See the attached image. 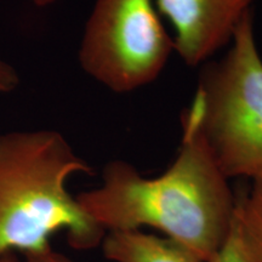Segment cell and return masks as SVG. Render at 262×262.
Returning a JSON list of instances; mask_svg holds the SVG:
<instances>
[{"instance_id": "1", "label": "cell", "mask_w": 262, "mask_h": 262, "mask_svg": "<svg viewBox=\"0 0 262 262\" xmlns=\"http://www.w3.org/2000/svg\"><path fill=\"white\" fill-rule=\"evenodd\" d=\"M104 232L152 227L202 262L214 258L231 233L237 194L203 139L193 104L182 117L179 155L158 178H143L130 163L104 166L102 185L75 195Z\"/></svg>"}, {"instance_id": "2", "label": "cell", "mask_w": 262, "mask_h": 262, "mask_svg": "<svg viewBox=\"0 0 262 262\" xmlns=\"http://www.w3.org/2000/svg\"><path fill=\"white\" fill-rule=\"evenodd\" d=\"M77 173L91 175L93 168L60 133L0 135V255L41 250L57 232L77 250L101 245L106 232L67 189Z\"/></svg>"}, {"instance_id": "3", "label": "cell", "mask_w": 262, "mask_h": 262, "mask_svg": "<svg viewBox=\"0 0 262 262\" xmlns=\"http://www.w3.org/2000/svg\"><path fill=\"white\" fill-rule=\"evenodd\" d=\"M227 54L204 66L192 104L206 146L229 179L262 181V58L249 10Z\"/></svg>"}, {"instance_id": "4", "label": "cell", "mask_w": 262, "mask_h": 262, "mask_svg": "<svg viewBox=\"0 0 262 262\" xmlns=\"http://www.w3.org/2000/svg\"><path fill=\"white\" fill-rule=\"evenodd\" d=\"M173 40L153 0H96L79 50L81 67L114 93L135 91L155 81Z\"/></svg>"}, {"instance_id": "5", "label": "cell", "mask_w": 262, "mask_h": 262, "mask_svg": "<svg viewBox=\"0 0 262 262\" xmlns=\"http://www.w3.org/2000/svg\"><path fill=\"white\" fill-rule=\"evenodd\" d=\"M254 0H157L171 24L173 49L189 67L205 63L229 45Z\"/></svg>"}, {"instance_id": "6", "label": "cell", "mask_w": 262, "mask_h": 262, "mask_svg": "<svg viewBox=\"0 0 262 262\" xmlns=\"http://www.w3.org/2000/svg\"><path fill=\"white\" fill-rule=\"evenodd\" d=\"M101 248L112 262H202L178 242L140 229L106 232Z\"/></svg>"}, {"instance_id": "7", "label": "cell", "mask_w": 262, "mask_h": 262, "mask_svg": "<svg viewBox=\"0 0 262 262\" xmlns=\"http://www.w3.org/2000/svg\"><path fill=\"white\" fill-rule=\"evenodd\" d=\"M234 221L249 262H262V181L237 194Z\"/></svg>"}, {"instance_id": "8", "label": "cell", "mask_w": 262, "mask_h": 262, "mask_svg": "<svg viewBox=\"0 0 262 262\" xmlns=\"http://www.w3.org/2000/svg\"><path fill=\"white\" fill-rule=\"evenodd\" d=\"M209 262H249L247 255L244 253L243 245L241 243L235 221L233 222L231 233H229L224 247L221 248L219 254Z\"/></svg>"}, {"instance_id": "9", "label": "cell", "mask_w": 262, "mask_h": 262, "mask_svg": "<svg viewBox=\"0 0 262 262\" xmlns=\"http://www.w3.org/2000/svg\"><path fill=\"white\" fill-rule=\"evenodd\" d=\"M24 257L26 262H74L64 254L55 250L51 245L34 253L26 254Z\"/></svg>"}, {"instance_id": "10", "label": "cell", "mask_w": 262, "mask_h": 262, "mask_svg": "<svg viewBox=\"0 0 262 262\" xmlns=\"http://www.w3.org/2000/svg\"><path fill=\"white\" fill-rule=\"evenodd\" d=\"M18 84V75L9 63L0 60V94L14 90Z\"/></svg>"}, {"instance_id": "11", "label": "cell", "mask_w": 262, "mask_h": 262, "mask_svg": "<svg viewBox=\"0 0 262 262\" xmlns=\"http://www.w3.org/2000/svg\"><path fill=\"white\" fill-rule=\"evenodd\" d=\"M0 262H19L18 255L15 253H8L0 255Z\"/></svg>"}, {"instance_id": "12", "label": "cell", "mask_w": 262, "mask_h": 262, "mask_svg": "<svg viewBox=\"0 0 262 262\" xmlns=\"http://www.w3.org/2000/svg\"><path fill=\"white\" fill-rule=\"evenodd\" d=\"M37 6H40V8H44V6H49L54 3H56L57 0H32Z\"/></svg>"}]
</instances>
